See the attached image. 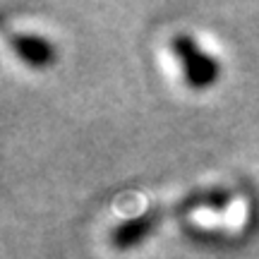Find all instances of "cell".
<instances>
[{
	"label": "cell",
	"mask_w": 259,
	"mask_h": 259,
	"mask_svg": "<svg viewBox=\"0 0 259 259\" xmlns=\"http://www.w3.org/2000/svg\"><path fill=\"white\" fill-rule=\"evenodd\" d=\"M170 51L178 56L180 65H183V72H185V82L192 89H204V87H211L219 79L221 67L216 63V58L209 56L206 51L197 46L190 34L180 31L170 38Z\"/></svg>",
	"instance_id": "7a4b0ae2"
},
{
	"label": "cell",
	"mask_w": 259,
	"mask_h": 259,
	"mask_svg": "<svg viewBox=\"0 0 259 259\" xmlns=\"http://www.w3.org/2000/svg\"><path fill=\"white\" fill-rule=\"evenodd\" d=\"M233 199V192L228 187H202V190H194V192L185 194L183 199L170 204H158V206H151L144 213H139L135 219H127L122 221L120 226H115L111 233V242L115 247H132L147 238L149 233L156 228L161 221H166L170 216H183V213H190L199 206H211V209H221Z\"/></svg>",
	"instance_id": "6da1fadb"
},
{
	"label": "cell",
	"mask_w": 259,
	"mask_h": 259,
	"mask_svg": "<svg viewBox=\"0 0 259 259\" xmlns=\"http://www.w3.org/2000/svg\"><path fill=\"white\" fill-rule=\"evenodd\" d=\"M10 46L17 51V56L31 67H48L56 60V48L48 38L31 34V31H19L10 34Z\"/></svg>",
	"instance_id": "3957f363"
}]
</instances>
